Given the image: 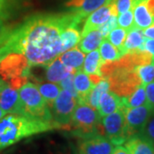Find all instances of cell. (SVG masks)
Segmentation results:
<instances>
[{"label": "cell", "instance_id": "cell-1", "mask_svg": "<svg viewBox=\"0 0 154 154\" xmlns=\"http://www.w3.org/2000/svg\"><path fill=\"white\" fill-rule=\"evenodd\" d=\"M73 13L38 14L11 28L0 45V59L10 53L24 56L29 66H47L62 53L61 34L71 24L81 25Z\"/></svg>", "mask_w": 154, "mask_h": 154}, {"label": "cell", "instance_id": "cell-2", "mask_svg": "<svg viewBox=\"0 0 154 154\" xmlns=\"http://www.w3.org/2000/svg\"><path fill=\"white\" fill-rule=\"evenodd\" d=\"M62 128L53 121L20 114H6L0 119V151L38 134Z\"/></svg>", "mask_w": 154, "mask_h": 154}, {"label": "cell", "instance_id": "cell-3", "mask_svg": "<svg viewBox=\"0 0 154 154\" xmlns=\"http://www.w3.org/2000/svg\"><path fill=\"white\" fill-rule=\"evenodd\" d=\"M101 116L98 110L87 104H78L73 112L68 130H71L79 138L94 134L104 135Z\"/></svg>", "mask_w": 154, "mask_h": 154}, {"label": "cell", "instance_id": "cell-4", "mask_svg": "<svg viewBox=\"0 0 154 154\" xmlns=\"http://www.w3.org/2000/svg\"><path fill=\"white\" fill-rule=\"evenodd\" d=\"M19 96L24 115L46 121H53L49 106L34 83L24 84L19 89Z\"/></svg>", "mask_w": 154, "mask_h": 154}, {"label": "cell", "instance_id": "cell-5", "mask_svg": "<svg viewBox=\"0 0 154 154\" xmlns=\"http://www.w3.org/2000/svg\"><path fill=\"white\" fill-rule=\"evenodd\" d=\"M78 105V100L69 92L63 90L53 102L49 105L53 121L59 124L62 128L68 130L73 112Z\"/></svg>", "mask_w": 154, "mask_h": 154}, {"label": "cell", "instance_id": "cell-6", "mask_svg": "<svg viewBox=\"0 0 154 154\" xmlns=\"http://www.w3.org/2000/svg\"><path fill=\"white\" fill-rule=\"evenodd\" d=\"M103 132L115 146H120L128 140L125 127V116L123 106L110 115L105 116L101 120Z\"/></svg>", "mask_w": 154, "mask_h": 154}, {"label": "cell", "instance_id": "cell-7", "mask_svg": "<svg viewBox=\"0 0 154 154\" xmlns=\"http://www.w3.org/2000/svg\"><path fill=\"white\" fill-rule=\"evenodd\" d=\"M30 69L24 56L18 53H10L0 59V75L9 82L20 77L30 76Z\"/></svg>", "mask_w": 154, "mask_h": 154}, {"label": "cell", "instance_id": "cell-8", "mask_svg": "<svg viewBox=\"0 0 154 154\" xmlns=\"http://www.w3.org/2000/svg\"><path fill=\"white\" fill-rule=\"evenodd\" d=\"M125 116V127L128 139L134 134L142 132L150 116L153 113V110L148 105H141L134 108L123 107Z\"/></svg>", "mask_w": 154, "mask_h": 154}, {"label": "cell", "instance_id": "cell-9", "mask_svg": "<svg viewBox=\"0 0 154 154\" xmlns=\"http://www.w3.org/2000/svg\"><path fill=\"white\" fill-rule=\"evenodd\" d=\"M117 15L118 12L116 9V0H106L103 5L91 13L86 19L81 33L82 38L87 35L89 32L98 29L100 26L105 24L112 16Z\"/></svg>", "mask_w": 154, "mask_h": 154}, {"label": "cell", "instance_id": "cell-10", "mask_svg": "<svg viewBox=\"0 0 154 154\" xmlns=\"http://www.w3.org/2000/svg\"><path fill=\"white\" fill-rule=\"evenodd\" d=\"M81 139L79 154H111L116 146L108 138L101 134H94Z\"/></svg>", "mask_w": 154, "mask_h": 154}, {"label": "cell", "instance_id": "cell-11", "mask_svg": "<svg viewBox=\"0 0 154 154\" xmlns=\"http://www.w3.org/2000/svg\"><path fill=\"white\" fill-rule=\"evenodd\" d=\"M104 78L99 75H88L79 70L74 75V85L78 94V104H86L93 88Z\"/></svg>", "mask_w": 154, "mask_h": 154}, {"label": "cell", "instance_id": "cell-12", "mask_svg": "<svg viewBox=\"0 0 154 154\" xmlns=\"http://www.w3.org/2000/svg\"><path fill=\"white\" fill-rule=\"evenodd\" d=\"M0 108L7 114H20L24 115L19 90L13 88L9 84L0 92Z\"/></svg>", "mask_w": 154, "mask_h": 154}, {"label": "cell", "instance_id": "cell-13", "mask_svg": "<svg viewBox=\"0 0 154 154\" xmlns=\"http://www.w3.org/2000/svg\"><path fill=\"white\" fill-rule=\"evenodd\" d=\"M106 0H69L65 6L73 12L82 22L103 5Z\"/></svg>", "mask_w": 154, "mask_h": 154}, {"label": "cell", "instance_id": "cell-14", "mask_svg": "<svg viewBox=\"0 0 154 154\" xmlns=\"http://www.w3.org/2000/svg\"><path fill=\"white\" fill-rule=\"evenodd\" d=\"M124 144L129 154H154V144L140 134L129 137Z\"/></svg>", "mask_w": 154, "mask_h": 154}, {"label": "cell", "instance_id": "cell-15", "mask_svg": "<svg viewBox=\"0 0 154 154\" xmlns=\"http://www.w3.org/2000/svg\"><path fill=\"white\" fill-rule=\"evenodd\" d=\"M122 107V98L110 90L103 94L99 99L97 110L101 117L110 115L116 110Z\"/></svg>", "mask_w": 154, "mask_h": 154}, {"label": "cell", "instance_id": "cell-16", "mask_svg": "<svg viewBox=\"0 0 154 154\" xmlns=\"http://www.w3.org/2000/svg\"><path fill=\"white\" fill-rule=\"evenodd\" d=\"M84 53L77 47H74L63 52L59 57L61 62L75 75L77 71L82 70Z\"/></svg>", "mask_w": 154, "mask_h": 154}, {"label": "cell", "instance_id": "cell-17", "mask_svg": "<svg viewBox=\"0 0 154 154\" xmlns=\"http://www.w3.org/2000/svg\"><path fill=\"white\" fill-rule=\"evenodd\" d=\"M143 29L137 28L135 25L128 30L126 38L123 44L124 55L128 52L136 51H143V43L145 40Z\"/></svg>", "mask_w": 154, "mask_h": 154}, {"label": "cell", "instance_id": "cell-18", "mask_svg": "<svg viewBox=\"0 0 154 154\" xmlns=\"http://www.w3.org/2000/svg\"><path fill=\"white\" fill-rule=\"evenodd\" d=\"M45 67H46L45 76H46V80L49 81L50 82L59 83L68 75L73 74L61 62L59 57H56L51 63Z\"/></svg>", "mask_w": 154, "mask_h": 154}, {"label": "cell", "instance_id": "cell-19", "mask_svg": "<svg viewBox=\"0 0 154 154\" xmlns=\"http://www.w3.org/2000/svg\"><path fill=\"white\" fill-rule=\"evenodd\" d=\"M79 24H71L68 26L61 34L62 41V53L68 50L75 47L81 40V33L79 29Z\"/></svg>", "mask_w": 154, "mask_h": 154}, {"label": "cell", "instance_id": "cell-20", "mask_svg": "<svg viewBox=\"0 0 154 154\" xmlns=\"http://www.w3.org/2000/svg\"><path fill=\"white\" fill-rule=\"evenodd\" d=\"M104 37L99 29H95L81 38L77 44V48L82 51L84 54L89 53L94 50H97L101 44Z\"/></svg>", "mask_w": 154, "mask_h": 154}, {"label": "cell", "instance_id": "cell-21", "mask_svg": "<svg viewBox=\"0 0 154 154\" xmlns=\"http://www.w3.org/2000/svg\"><path fill=\"white\" fill-rule=\"evenodd\" d=\"M146 85L139 86L132 94L126 97H121L122 106L126 108H134L147 104L146 94Z\"/></svg>", "mask_w": 154, "mask_h": 154}, {"label": "cell", "instance_id": "cell-22", "mask_svg": "<svg viewBox=\"0 0 154 154\" xmlns=\"http://www.w3.org/2000/svg\"><path fill=\"white\" fill-rule=\"evenodd\" d=\"M103 61L99 50H94L88 53L84 63L82 71L88 75H100V67Z\"/></svg>", "mask_w": 154, "mask_h": 154}, {"label": "cell", "instance_id": "cell-23", "mask_svg": "<svg viewBox=\"0 0 154 154\" xmlns=\"http://www.w3.org/2000/svg\"><path fill=\"white\" fill-rule=\"evenodd\" d=\"M99 48V53L101 56L102 61L105 62H114L118 60L121 57H122V52L118 48L110 43L106 38H103Z\"/></svg>", "mask_w": 154, "mask_h": 154}, {"label": "cell", "instance_id": "cell-24", "mask_svg": "<svg viewBox=\"0 0 154 154\" xmlns=\"http://www.w3.org/2000/svg\"><path fill=\"white\" fill-rule=\"evenodd\" d=\"M109 90H110L109 81L106 79H103L93 88L90 94L88 95L86 104L97 110L99 103V99L101 98V96L103 95L104 93L109 91Z\"/></svg>", "mask_w": 154, "mask_h": 154}, {"label": "cell", "instance_id": "cell-25", "mask_svg": "<svg viewBox=\"0 0 154 154\" xmlns=\"http://www.w3.org/2000/svg\"><path fill=\"white\" fill-rule=\"evenodd\" d=\"M35 85L37 86L42 97L46 101L48 106L50 104H51L53 102V100L59 95L60 92L62 91V88L59 86V84L57 85V84L52 82L39 83L37 82Z\"/></svg>", "mask_w": 154, "mask_h": 154}, {"label": "cell", "instance_id": "cell-26", "mask_svg": "<svg viewBox=\"0 0 154 154\" xmlns=\"http://www.w3.org/2000/svg\"><path fill=\"white\" fill-rule=\"evenodd\" d=\"M127 31L126 29L122 28H115L110 31L109 34L106 36V38L110 41L113 45H115L116 48H118L119 51L122 52V56L124 55L123 52V44L125 41V38L127 36Z\"/></svg>", "mask_w": 154, "mask_h": 154}, {"label": "cell", "instance_id": "cell-27", "mask_svg": "<svg viewBox=\"0 0 154 154\" xmlns=\"http://www.w3.org/2000/svg\"><path fill=\"white\" fill-rule=\"evenodd\" d=\"M136 72L143 85L152 82L154 80V63L140 65L136 68Z\"/></svg>", "mask_w": 154, "mask_h": 154}, {"label": "cell", "instance_id": "cell-28", "mask_svg": "<svg viewBox=\"0 0 154 154\" xmlns=\"http://www.w3.org/2000/svg\"><path fill=\"white\" fill-rule=\"evenodd\" d=\"M134 14H133L132 9L122 14H119L117 17V25L120 28L126 29L127 31L134 26Z\"/></svg>", "mask_w": 154, "mask_h": 154}, {"label": "cell", "instance_id": "cell-29", "mask_svg": "<svg viewBox=\"0 0 154 154\" xmlns=\"http://www.w3.org/2000/svg\"><path fill=\"white\" fill-rule=\"evenodd\" d=\"M58 84L63 90H66L68 92H69L74 97H75L76 99L78 98V94H77L76 90L75 88V85H74V74L68 75Z\"/></svg>", "mask_w": 154, "mask_h": 154}, {"label": "cell", "instance_id": "cell-30", "mask_svg": "<svg viewBox=\"0 0 154 154\" xmlns=\"http://www.w3.org/2000/svg\"><path fill=\"white\" fill-rule=\"evenodd\" d=\"M13 10V0H0V20H7L11 17Z\"/></svg>", "mask_w": 154, "mask_h": 154}, {"label": "cell", "instance_id": "cell-31", "mask_svg": "<svg viewBox=\"0 0 154 154\" xmlns=\"http://www.w3.org/2000/svg\"><path fill=\"white\" fill-rule=\"evenodd\" d=\"M117 26H118L117 25V16H112L105 24L100 26L98 29L100 31L102 36L104 38H106V36L109 34L110 31L116 28Z\"/></svg>", "mask_w": 154, "mask_h": 154}, {"label": "cell", "instance_id": "cell-32", "mask_svg": "<svg viewBox=\"0 0 154 154\" xmlns=\"http://www.w3.org/2000/svg\"><path fill=\"white\" fill-rule=\"evenodd\" d=\"M140 134H142L144 137L148 139L154 144V112L150 116Z\"/></svg>", "mask_w": 154, "mask_h": 154}, {"label": "cell", "instance_id": "cell-33", "mask_svg": "<svg viewBox=\"0 0 154 154\" xmlns=\"http://www.w3.org/2000/svg\"><path fill=\"white\" fill-rule=\"evenodd\" d=\"M132 4L133 0H116V5L118 14H122L132 9Z\"/></svg>", "mask_w": 154, "mask_h": 154}, {"label": "cell", "instance_id": "cell-34", "mask_svg": "<svg viewBox=\"0 0 154 154\" xmlns=\"http://www.w3.org/2000/svg\"><path fill=\"white\" fill-rule=\"evenodd\" d=\"M145 89H146L147 104L152 107V109L154 111V83L151 82L146 85Z\"/></svg>", "mask_w": 154, "mask_h": 154}, {"label": "cell", "instance_id": "cell-35", "mask_svg": "<svg viewBox=\"0 0 154 154\" xmlns=\"http://www.w3.org/2000/svg\"><path fill=\"white\" fill-rule=\"evenodd\" d=\"M11 27L7 25L3 20H0V45L4 42L7 35L9 34L10 31L11 30Z\"/></svg>", "mask_w": 154, "mask_h": 154}, {"label": "cell", "instance_id": "cell-36", "mask_svg": "<svg viewBox=\"0 0 154 154\" xmlns=\"http://www.w3.org/2000/svg\"><path fill=\"white\" fill-rule=\"evenodd\" d=\"M143 51H147L154 58V39L145 38L143 43Z\"/></svg>", "mask_w": 154, "mask_h": 154}, {"label": "cell", "instance_id": "cell-37", "mask_svg": "<svg viewBox=\"0 0 154 154\" xmlns=\"http://www.w3.org/2000/svg\"><path fill=\"white\" fill-rule=\"evenodd\" d=\"M143 33L146 38L154 39V23L143 30Z\"/></svg>", "mask_w": 154, "mask_h": 154}, {"label": "cell", "instance_id": "cell-38", "mask_svg": "<svg viewBox=\"0 0 154 154\" xmlns=\"http://www.w3.org/2000/svg\"><path fill=\"white\" fill-rule=\"evenodd\" d=\"M111 154H129V152L125 146L120 145V146H116Z\"/></svg>", "mask_w": 154, "mask_h": 154}, {"label": "cell", "instance_id": "cell-39", "mask_svg": "<svg viewBox=\"0 0 154 154\" xmlns=\"http://www.w3.org/2000/svg\"><path fill=\"white\" fill-rule=\"evenodd\" d=\"M7 82L6 81H5L3 78H0V92L4 89V88H5L6 86H7Z\"/></svg>", "mask_w": 154, "mask_h": 154}, {"label": "cell", "instance_id": "cell-40", "mask_svg": "<svg viewBox=\"0 0 154 154\" xmlns=\"http://www.w3.org/2000/svg\"><path fill=\"white\" fill-rule=\"evenodd\" d=\"M6 114H7V113H6L5 111L4 110H2V109L0 108V119H1L2 117H4Z\"/></svg>", "mask_w": 154, "mask_h": 154}, {"label": "cell", "instance_id": "cell-41", "mask_svg": "<svg viewBox=\"0 0 154 154\" xmlns=\"http://www.w3.org/2000/svg\"><path fill=\"white\" fill-rule=\"evenodd\" d=\"M152 62H153V63H154V58H153V61H152Z\"/></svg>", "mask_w": 154, "mask_h": 154}]
</instances>
